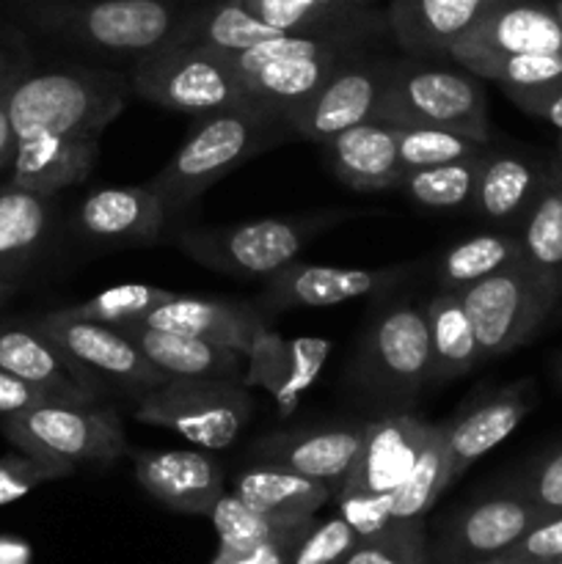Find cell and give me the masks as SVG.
Wrapping results in <instances>:
<instances>
[{
    "instance_id": "1",
    "label": "cell",
    "mask_w": 562,
    "mask_h": 564,
    "mask_svg": "<svg viewBox=\"0 0 562 564\" xmlns=\"http://www.w3.org/2000/svg\"><path fill=\"white\" fill-rule=\"evenodd\" d=\"M198 0H14L31 25L61 42L130 61L174 44Z\"/></svg>"
},
{
    "instance_id": "2",
    "label": "cell",
    "mask_w": 562,
    "mask_h": 564,
    "mask_svg": "<svg viewBox=\"0 0 562 564\" xmlns=\"http://www.w3.org/2000/svg\"><path fill=\"white\" fill-rule=\"evenodd\" d=\"M130 77L102 66L25 72L11 88L9 116L17 141L33 135L99 138L125 110Z\"/></svg>"
},
{
    "instance_id": "3",
    "label": "cell",
    "mask_w": 562,
    "mask_h": 564,
    "mask_svg": "<svg viewBox=\"0 0 562 564\" xmlns=\"http://www.w3.org/2000/svg\"><path fill=\"white\" fill-rule=\"evenodd\" d=\"M372 121L389 127H439L485 143L490 141L483 83L468 69L435 64L430 55L391 58Z\"/></svg>"
},
{
    "instance_id": "4",
    "label": "cell",
    "mask_w": 562,
    "mask_h": 564,
    "mask_svg": "<svg viewBox=\"0 0 562 564\" xmlns=\"http://www.w3.org/2000/svg\"><path fill=\"white\" fill-rule=\"evenodd\" d=\"M361 50V39L284 33L279 39L224 55L246 91L270 119L284 121L334 75L336 66Z\"/></svg>"
},
{
    "instance_id": "5",
    "label": "cell",
    "mask_w": 562,
    "mask_h": 564,
    "mask_svg": "<svg viewBox=\"0 0 562 564\" xmlns=\"http://www.w3.org/2000/svg\"><path fill=\"white\" fill-rule=\"evenodd\" d=\"M0 433L14 449L69 474L80 468H108L127 452L119 413L110 405L44 402L28 411L0 416Z\"/></svg>"
},
{
    "instance_id": "6",
    "label": "cell",
    "mask_w": 562,
    "mask_h": 564,
    "mask_svg": "<svg viewBox=\"0 0 562 564\" xmlns=\"http://www.w3.org/2000/svg\"><path fill=\"white\" fill-rule=\"evenodd\" d=\"M275 124L281 121L259 110H218V113L198 116L196 127L187 132L169 163L154 174L149 187L163 198L169 213L185 209L187 204L202 198L220 176L257 154Z\"/></svg>"
},
{
    "instance_id": "7",
    "label": "cell",
    "mask_w": 562,
    "mask_h": 564,
    "mask_svg": "<svg viewBox=\"0 0 562 564\" xmlns=\"http://www.w3.org/2000/svg\"><path fill=\"white\" fill-rule=\"evenodd\" d=\"M127 77L132 94L176 113L207 116L218 110H259L218 50L191 44L152 50L132 61Z\"/></svg>"
},
{
    "instance_id": "8",
    "label": "cell",
    "mask_w": 562,
    "mask_h": 564,
    "mask_svg": "<svg viewBox=\"0 0 562 564\" xmlns=\"http://www.w3.org/2000/svg\"><path fill=\"white\" fill-rule=\"evenodd\" d=\"M253 413V400L242 380L169 378L143 391L132 416L141 424L171 430L193 446L218 452L237 441Z\"/></svg>"
},
{
    "instance_id": "9",
    "label": "cell",
    "mask_w": 562,
    "mask_h": 564,
    "mask_svg": "<svg viewBox=\"0 0 562 564\" xmlns=\"http://www.w3.org/2000/svg\"><path fill=\"white\" fill-rule=\"evenodd\" d=\"M323 220L262 218L220 229L182 231L176 246L193 262L237 279H270L298 262Z\"/></svg>"
},
{
    "instance_id": "10",
    "label": "cell",
    "mask_w": 562,
    "mask_h": 564,
    "mask_svg": "<svg viewBox=\"0 0 562 564\" xmlns=\"http://www.w3.org/2000/svg\"><path fill=\"white\" fill-rule=\"evenodd\" d=\"M457 295L472 319L483 358L505 356L521 347L560 303V295L540 281L523 259Z\"/></svg>"
},
{
    "instance_id": "11",
    "label": "cell",
    "mask_w": 562,
    "mask_h": 564,
    "mask_svg": "<svg viewBox=\"0 0 562 564\" xmlns=\"http://www.w3.org/2000/svg\"><path fill=\"white\" fill-rule=\"evenodd\" d=\"M33 325L61 352H66L94 380L97 389L105 383L125 389V394L138 391V397H141L143 391L169 380V375L160 372L114 325L88 323V319H66L58 317L55 312L44 314Z\"/></svg>"
},
{
    "instance_id": "12",
    "label": "cell",
    "mask_w": 562,
    "mask_h": 564,
    "mask_svg": "<svg viewBox=\"0 0 562 564\" xmlns=\"http://www.w3.org/2000/svg\"><path fill=\"white\" fill-rule=\"evenodd\" d=\"M391 58L364 55L361 50L342 61L334 75L287 119V127L309 141L325 143L350 127L372 121L380 88Z\"/></svg>"
},
{
    "instance_id": "13",
    "label": "cell",
    "mask_w": 562,
    "mask_h": 564,
    "mask_svg": "<svg viewBox=\"0 0 562 564\" xmlns=\"http://www.w3.org/2000/svg\"><path fill=\"white\" fill-rule=\"evenodd\" d=\"M364 375L391 397H417L433 380V350L424 308L400 303L380 314L364 341Z\"/></svg>"
},
{
    "instance_id": "14",
    "label": "cell",
    "mask_w": 562,
    "mask_h": 564,
    "mask_svg": "<svg viewBox=\"0 0 562 564\" xmlns=\"http://www.w3.org/2000/svg\"><path fill=\"white\" fill-rule=\"evenodd\" d=\"M543 512L527 496H494L457 512L441 532L430 564H466L496 560L516 545Z\"/></svg>"
},
{
    "instance_id": "15",
    "label": "cell",
    "mask_w": 562,
    "mask_h": 564,
    "mask_svg": "<svg viewBox=\"0 0 562 564\" xmlns=\"http://www.w3.org/2000/svg\"><path fill=\"white\" fill-rule=\"evenodd\" d=\"M433 424L417 416H386L380 422L364 427L361 449L356 463L347 471L339 494H367L386 496L397 494L406 485L408 474L417 466L424 444H428Z\"/></svg>"
},
{
    "instance_id": "16",
    "label": "cell",
    "mask_w": 562,
    "mask_h": 564,
    "mask_svg": "<svg viewBox=\"0 0 562 564\" xmlns=\"http://www.w3.org/2000/svg\"><path fill=\"white\" fill-rule=\"evenodd\" d=\"M136 479L152 499L182 516H209L226 494L224 468L198 449H143L132 457Z\"/></svg>"
},
{
    "instance_id": "17",
    "label": "cell",
    "mask_w": 562,
    "mask_h": 564,
    "mask_svg": "<svg viewBox=\"0 0 562 564\" xmlns=\"http://www.w3.org/2000/svg\"><path fill=\"white\" fill-rule=\"evenodd\" d=\"M408 268H325V264L292 262L290 268L270 275L264 284L262 303L273 312L287 308H325L339 303L358 301L380 290L395 286Z\"/></svg>"
},
{
    "instance_id": "18",
    "label": "cell",
    "mask_w": 562,
    "mask_h": 564,
    "mask_svg": "<svg viewBox=\"0 0 562 564\" xmlns=\"http://www.w3.org/2000/svg\"><path fill=\"white\" fill-rule=\"evenodd\" d=\"M523 53H562V28L551 6L501 0L452 44L446 58Z\"/></svg>"
},
{
    "instance_id": "19",
    "label": "cell",
    "mask_w": 562,
    "mask_h": 564,
    "mask_svg": "<svg viewBox=\"0 0 562 564\" xmlns=\"http://www.w3.org/2000/svg\"><path fill=\"white\" fill-rule=\"evenodd\" d=\"M0 369L44 391L55 402H69V405L99 402V389L94 380L36 325H0Z\"/></svg>"
},
{
    "instance_id": "20",
    "label": "cell",
    "mask_w": 562,
    "mask_h": 564,
    "mask_svg": "<svg viewBox=\"0 0 562 564\" xmlns=\"http://www.w3.org/2000/svg\"><path fill=\"white\" fill-rule=\"evenodd\" d=\"M331 356L328 339H281L273 330H264L246 356L242 383L268 391L279 405L281 416H290L298 400L312 389L320 369Z\"/></svg>"
},
{
    "instance_id": "21",
    "label": "cell",
    "mask_w": 562,
    "mask_h": 564,
    "mask_svg": "<svg viewBox=\"0 0 562 564\" xmlns=\"http://www.w3.org/2000/svg\"><path fill=\"white\" fill-rule=\"evenodd\" d=\"M165 215L163 198L149 185L99 187L80 202L75 226L94 242L147 246L160 237Z\"/></svg>"
},
{
    "instance_id": "22",
    "label": "cell",
    "mask_w": 562,
    "mask_h": 564,
    "mask_svg": "<svg viewBox=\"0 0 562 564\" xmlns=\"http://www.w3.org/2000/svg\"><path fill=\"white\" fill-rule=\"evenodd\" d=\"M132 323H141L147 328L171 330V334L218 341V345L246 352V356L253 347V341L268 330L264 319L251 306H246V303L218 301V297L176 295V292L169 301L154 306L152 312L141 314Z\"/></svg>"
},
{
    "instance_id": "23",
    "label": "cell",
    "mask_w": 562,
    "mask_h": 564,
    "mask_svg": "<svg viewBox=\"0 0 562 564\" xmlns=\"http://www.w3.org/2000/svg\"><path fill=\"white\" fill-rule=\"evenodd\" d=\"M364 430L336 427V430H306V433H270L257 441L259 463L290 468L309 479L325 482L331 490H339L347 471L356 463L361 449Z\"/></svg>"
},
{
    "instance_id": "24",
    "label": "cell",
    "mask_w": 562,
    "mask_h": 564,
    "mask_svg": "<svg viewBox=\"0 0 562 564\" xmlns=\"http://www.w3.org/2000/svg\"><path fill=\"white\" fill-rule=\"evenodd\" d=\"M334 176L358 193L400 187V143L395 127L383 121H364L323 143Z\"/></svg>"
},
{
    "instance_id": "25",
    "label": "cell",
    "mask_w": 562,
    "mask_h": 564,
    "mask_svg": "<svg viewBox=\"0 0 562 564\" xmlns=\"http://www.w3.org/2000/svg\"><path fill=\"white\" fill-rule=\"evenodd\" d=\"M160 372L169 378H231L246 375V352L196 336L147 328L141 323L114 325Z\"/></svg>"
},
{
    "instance_id": "26",
    "label": "cell",
    "mask_w": 562,
    "mask_h": 564,
    "mask_svg": "<svg viewBox=\"0 0 562 564\" xmlns=\"http://www.w3.org/2000/svg\"><path fill=\"white\" fill-rule=\"evenodd\" d=\"M501 0H395L389 31L411 55H446L452 44Z\"/></svg>"
},
{
    "instance_id": "27",
    "label": "cell",
    "mask_w": 562,
    "mask_h": 564,
    "mask_svg": "<svg viewBox=\"0 0 562 564\" xmlns=\"http://www.w3.org/2000/svg\"><path fill=\"white\" fill-rule=\"evenodd\" d=\"M99 154V138L33 135L17 141L11 182L50 198L91 174Z\"/></svg>"
},
{
    "instance_id": "28",
    "label": "cell",
    "mask_w": 562,
    "mask_h": 564,
    "mask_svg": "<svg viewBox=\"0 0 562 564\" xmlns=\"http://www.w3.org/2000/svg\"><path fill=\"white\" fill-rule=\"evenodd\" d=\"M231 494L264 516L287 523H303L312 521L314 512L331 499L334 490L325 482L303 477L290 468L257 463V466L237 474Z\"/></svg>"
},
{
    "instance_id": "29",
    "label": "cell",
    "mask_w": 562,
    "mask_h": 564,
    "mask_svg": "<svg viewBox=\"0 0 562 564\" xmlns=\"http://www.w3.org/2000/svg\"><path fill=\"white\" fill-rule=\"evenodd\" d=\"M527 397L521 391H505V394H496L494 400L474 408L468 416L444 424L446 449H450L452 460V479L461 477L472 463H477L494 446L510 438L512 430L527 419Z\"/></svg>"
},
{
    "instance_id": "30",
    "label": "cell",
    "mask_w": 562,
    "mask_h": 564,
    "mask_svg": "<svg viewBox=\"0 0 562 564\" xmlns=\"http://www.w3.org/2000/svg\"><path fill=\"white\" fill-rule=\"evenodd\" d=\"M279 36H284V33L253 17L242 6V0H198L187 20L182 22L174 44L237 53V50H251ZM174 44H169V47H174Z\"/></svg>"
},
{
    "instance_id": "31",
    "label": "cell",
    "mask_w": 562,
    "mask_h": 564,
    "mask_svg": "<svg viewBox=\"0 0 562 564\" xmlns=\"http://www.w3.org/2000/svg\"><path fill=\"white\" fill-rule=\"evenodd\" d=\"M242 6L281 33L350 36L367 42L372 31L389 28L353 11L345 0H242Z\"/></svg>"
},
{
    "instance_id": "32",
    "label": "cell",
    "mask_w": 562,
    "mask_h": 564,
    "mask_svg": "<svg viewBox=\"0 0 562 564\" xmlns=\"http://www.w3.org/2000/svg\"><path fill=\"white\" fill-rule=\"evenodd\" d=\"M47 229V198L17 187L14 182L0 187V279L20 273L33 262Z\"/></svg>"
},
{
    "instance_id": "33",
    "label": "cell",
    "mask_w": 562,
    "mask_h": 564,
    "mask_svg": "<svg viewBox=\"0 0 562 564\" xmlns=\"http://www.w3.org/2000/svg\"><path fill=\"white\" fill-rule=\"evenodd\" d=\"M424 317H428L430 350H433V380H450L472 372L483 352L461 295L441 290L424 306Z\"/></svg>"
},
{
    "instance_id": "34",
    "label": "cell",
    "mask_w": 562,
    "mask_h": 564,
    "mask_svg": "<svg viewBox=\"0 0 562 564\" xmlns=\"http://www.w3.org/2000/svg\"><path fill=\"white\" fill-rule=\"evenodd\" d=\"M521 259L540 281L562 297V185H545L529 207L521 237Z\"/></svg>"
},
{
    "instance_id": "35",
    "label": "cell",
    "mask_w": 562,
    "mask_h": 564,
    "mask_svg": "<svg viewBox=\"0 0 562 564\" xmlns=\"http://www.w3.org/2000/svg\"><path fill=\"white\" fill-rule=\"evenodd\" d=\"M538 174L516 154H485L472 209L488 220H510L532 202Z\"/></svg>"
},
{
    "instance_id": "36",
    "label": "cell",
    "mask_w": 562,
    "mask_h": 564,
    "mask_svg": "<svg viewBox=\"0 0 562 564\" xmlns=\"http://www.w3.org/2000/svg\"><path fill=\"white\" fill-rule=\"evenodd\" d=\"M521 262V240L507 235H474L441 259V290L461 292L510 264Z\"/></svg>"
},
{
    "instance_id": "37",
    "label": "cell",
    "mask_w": 562,
    "mask_h": 564,
    "mask_svg": "<svg viewBox=\"0 0 562 564\" xmlns=\"http://www.w3.org/2000/svg\"><path fill=\"white\" fill-rule=\"evenodd\" d=\"M483 154L474 158L452 160L444 165H430V169L406 171L400 187L417 204L430 209H463L472 207L474 191H477L479 169H483Z\"/></svg>"
},
{
    "instance_id": "38",
    "label": "cell",
    "mask_w": 562,
    "mask_h": 564,
    "mask_svg": "<svg viewBox=\"0 0 562 564\" xmlns=\"http://www.w3.org/2000/svg\"><path fill=\"white\" fill-rule=\"evenodd\" d=\"M207 518L213 523L215 534H218V554H246V551L259 549V545L270 543V540L314 521V518L303 523L279 521V518H270L264 512L248 507L235 494L220 496Z\"/></svg>"
},
{
    "instance_id": "39",
    "label": "cell",
    "mask_w": 562,
    "mask_h": 564,
    "mask_svg": "<svg viewBox=\"0 0 562 564\" xmlns=\"http://www.w3.org/2000/svg\"><path fill=\"white\" fill-rule=\"evenodd\" d=\"M452 482V460L446 449L444 424L433 427L417 466L408 474L406 485L395 494V521H417L435 505L441 490Z\"/></svg>"
},
{
    "instance_id": "40",
    "label": "cell",
    "mask_w": 562,
    "mask_h": 564,
    "mask_svg": "<svg viewBox=\"0 0 562 564\" xmlns=\"http://www.w3.org/2000/svg\"><path fill=\"white\" fill-rule=\"evenodd\" d=\"M455 64L477 75L479 80L499 83L505 91L545 88L562 83V53L463 55Z\"/></svg>"
},
{
    "instance_id": "41",
    "label": "cell",
    "mask_w": 562,
    "mask_h": 564,
    "mask_svg": "<svg viewBox=\"0 0 562 564\" xmlns=\"http://www.w3.org/2000/svg\"><path fill=\"white\" fill-rule=\"evenodd\" d=\"M174 292L160 290V286L141 284V281H132V284H119L110 286V290L99 292V295L88 297V301L75 303V306L55 308L58 317L66 319H88V323H102V325H121L132 323L141 314L152 312L154 306L165 303Z\"/></svg>"
},
{
    "instance_id": "42",
    "label": "cell",
    "mask_w": 562,
    "mask_h": 564,
    "mask_svg": "<svg viewBox=\"0 0 562 564\" xmlns=\"http://www.w3.org/2000/svg\"><path fill=\"white\" fill-rule=\"evenodd\" d=\"M395 130L397 143H400L402 171L430 169V165H444L485 152V143L461 135V132L439 130V127H395Z\"/></svg>"
},
{
    "instance_id": "43",
    "label": "cell",
    "mask_w": 562,
    "mask_h": 564,
    "mask_svg": "<svg viewBox=\"0 0 562 564\" xmlns=\"http://www.w3.org/2000/svg\"><path fill=\"white\" fill-rule=\"evenodd\" d=\"M342 564H430L422 518L395 521L380 532L361 538Z\"/></svg>"
},
{
    "instance_id": "44",
    "label": "cell",
    "mask_w": 562,
    "mask_h": 564,
    "mask_svg": "<svg viewBox=\"0 0 562 564\" xmlns=\"http://www.w3.org/2000/svg\"><path fill=\"white\" fill-rule=\"evenodd\" d=\"M358 534L342 516L314 521L298 540L290 564H342L358 545Z\"/></svg>"
},
{
    "instance_id": "45",
    "label": "cell",
    "mask_w": 562,
    "mask_h": 564,
    "mask_svg": "<svg viewBox=\"0 0 562 564\" xmlns=\"http://www.w3.org/2000/svg\"><path fill=\"white\" fill-rule=\"evenodd\" d=\"M66 474L61 468L50 466V463L36 460V457L25 455V452H9L0 457V507L11 505V501L22 499L39 485L55 482L64 479Z\"/></svg>"
},
{
    "instance_id": "46",
    "label": "cell",
    "mask_w": 562,
    "mask_h": 564,
    "mask_svg": "<svg viewBox=\"0 0 562 564\" xmlns=\"http://www.w3.org/2000/svg\"><path fill=\"white\" fill-rule=\"evenodd\" d=\"M496 560L512 564H556L562 562V512L543 516L516 545Z\"/></svg>"
},
{
    "instance_id": "47",
    "label": "cell",
    "mask_w": 562,
    "mask_h": 564,
    "mask_svg": "<svg viewBox=\"0 0 562 564\" xmlns=\"http://www.w3.org/2000/svg\"><path fill=\"white\" fill-rule=\"evenodd\" d=\"M336 499H339V516L356 529L358 538H369L395 523V494H339Z\"/></svg>"
},
{
    "instance_id": "48",
    "label": "cell",
    "mask_w": 562,
    "mask_h": 564,
    "mask_svg": "<svg viewBox=\"0 0 562 564\" xmlns=\"http://www.w3.org/2000/svg\"><path fill=\"white\" fill-rule=\"evenodd\" d=\"M527 499L532 501L543 516L562 512V449L556 452V455H551L549 460L540 466V471L534 474Z\"/></svg>"
},
{
    "instance_id": "49",
    "label": "cell",
    "mask_w": 562,
    "mask_h": 564,
    "mask_svg": "<svg viewBox=\"0 0 562 564\" xmlns=\"http://www.w3.org/2000/svg\"><path fill=\"white\" fill-rule=\"evenodd\" d=\"M312 523H306V527L301 529H292V532L281 534V538L270 540V543L259 545V549L246 551V554H215L213 564H290L298 540L303 538V532H306Z\"/></svg>"
},
{
    "instance_id": "50",
    "label": "cell",
    "mask_w": 562,
    "mask_h": 564,
    "mask_svg": "<svg viewBox=\"0 0 562 564\" xmlns=\"http://www.w3.org/2000/svg\"><path fill=\"white\" fill-rule=\"evenodd\" d=\"M523 110L534 116H543L549 124H554L562 147V83L545 88H523V91H507Z\"/></svg>"
},
{
    "instance_id": "51",
    "label": "cell",
    "mask_w": 562,
    "mask_h": 564,
    "mask_svg": "<svg viewBox=\"0 0 562 564\" xmlns=\"http://www.w3.org/2000/svg\"><path fill=\"white\" fill-rule=\"evenodd\" d=\"M44 402H55L44 391L33 389L25 380L14 378L6 369H0V416H11V413L28 411V408L44 405Z\"/></svg>"
},
{
    "instance_id": "52",
    "label": "cell",
    "mask_w": 562,
    "mask_h": 564,
    "mask_svg": "<svg viewBox=\"0 0 562 564\" xmlns=\"http://www.w3.org/2000/svg\"><path fill=\"white\" fill-rule=\"evenodd\" d=\"M31 72V69H28ZM25 75V72H22ZM22 75L6 77L0 83V171L6 169L9 163H14V152H17V135L14 127H11V116H9V99H11V88L17 86Z\"/></svg>"
},
{
    "instance_id": "53",
    "label": "cell",
    "mask_w": 562,
    "mask_h": 564,
    "mask_svg": "<svg viewBox=\"0 0 562 564\" xmlns=\"http://www.w3.org/2000/svg\"><path fill=\"white\" fill-rule=\"evenodd\" d=\"M0 564H31V549L17 538H0Z\"/></svg>"
},
{
    "instance_id": "54",
    "label": "cell",
    "mask_w": 562,
    "mask_h": 564,
    "mask_svg": "<svg viewBox=\"0 0 562 564\" xmlns=\"http://www.w3.org/2000/svg\"><path fill=\"white\" fill-rule=\"evenodd\" d=\"M345 3L350 6L353 11H358V14L372 17V20L386 22V25H389V9L395 0H345Z\"/></svg>"
},
{
    "instance_id": "55",
    "label": "cell",
    "mask_w": 562,
    "mask_h": 564,
    "mask_svg": "<svg viewBox=\"0 0 562 564\" xmlns=\"http://www.w3.org/2000/svg\"><path fill=\"white\" fill-rule=\"evenodd\" d=\"M11 292H14V286H11L9 281H6V279H0V306H3V303L9 301Z\"/></svg>"
},
{
    "instance_id": "56",
    "label": "cell",
    "mask_w": 562,
    "mask_h": 564,
    "mask_svg": "<svg viewBox=\"0 0 562 564\" xmlns=\"http://www.w3.org/2000/svg\"><path fill=\"white\" fill-rule=\"evenodd\" d=\"M551 9H554L556 20H560V28H562V0H556V3H554V6H551Z\"/></svg>"
},
{
    "instance_id": "57",
    "label": "cell",
    "mask_w": 562,
    "mask_h": 564,
    "mask_svg": "<svg viewBox=\"0 0 562 564\" xmlns=\"http://www.w3.org/2000/svg\"><path fill=\"white\" fill-rule=\"evenodd\" d=\"M466 564H512V562H505V560H483V562H466Z\"/></svg>"
},
{
    "instance_id": "58",
    "label": "cell",
    "mask_w": 562,
    "mask_h": 564,
    "mask_svg": "<svg viewBox=\"0 0 562 564\" xmlns=\"http://www.w3.org/2000/svg\"><path fill=\"white\" fill-rule=\"evenodd\" d=\"M560 185H562V176H560Z\"/></svg>"
},
{
    "instance_id": "59",
    "label": "cell",
    "mask_w": 562,
    "mask_h": 564,
    "mask_svg": "<svg viewBox=\"0 0 562 564\" xmlns=\"http://www.w3.org/2000/svg\"><path fill=\"white\" fill-rule=\"evenodd\" d=\"M556 564H562V562H556Z\"/></svg>"
}]
</instances>
